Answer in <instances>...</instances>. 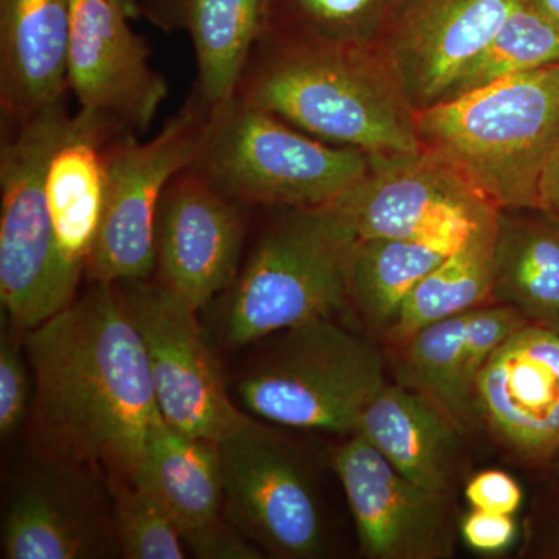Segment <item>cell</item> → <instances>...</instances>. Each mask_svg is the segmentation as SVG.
<instances>
[{
	"instance_id": "6da1fadb",
	"label": "cell",
	"mask_w": 559,
	"mask_h": 559,
	"mask_svg": "<svg viewBox=\"0 0 559 559\" xmlns=\"http://www.w3.org/2000/svg\"><path fill=\"white\" fill-rule=\"evenodd\" d=\"M35 428L51 459L134 484L162 418L145 348L120 283H94L28 330Z\"/></svg>"
},
{
	"instance_id": "7a4b0ae2",
	"label": "cell",
	"mask_w": 559,
	"mask_h": 559,
	"mask_svg": "<svg viewBox=\"0 0 559 559\" xmlns=\"http://www.w3.org/2000/svg\"><path fill=\"white\" fill-rule=\"evenodd\" d=\"M235 97L312 138L371 154L421 148L415 110L373 44L290 43L261 36Z\"/></svg>"
},
{
	"instance_id": "3957f363",
	"label": "cell",
	"mask_w": 559,
	"mask_h": 559,
	"mask_svg": "<svg viewBox=\"0 0 559 559\" xmlns=\"http://www.w3.org/2000/svg\"><path fill=\"white\" fill-rule=\"evenodd\" d=\"M419 145L500 212L538 210L559 145V64L509 76L415 114Z\"/></svg>"
},
{
	"instance_id": "277c9868",
	"label": "cell",
	"mask_w": 559,
	"mask_h": 559,
	"mask_svg": "<svg viewBox=\"0 0 559 559\" xmlns=\"http://www.w3.org/2000/svg\"><path fill=\"white\" fill-rule=\"evenodd\" d=\"M356 241L330 205L282 209L224 293V342L245 347L347 307Z\"/></svg>"
},
{
	"instance_id": "5b68a950",
	"label": "cell",
	"mask_w": 559,
	"mask_h": 559,
	"mask_svg": "<svg viewBox=\"0 0 559 559\" xmlns=\"http://www.w3.org/2000/svg\"><path fill=\"white\" fill-rule=\"evenodd\" d=\"M370 154L331 145L241 98L210 109L190 165L242 207L329 205L369 170Z\"/></svg>"
},
{
	"instance_id": "8992f818",
	"label": "cell",
	"mask_w": 559,
	"mask_h": 559,
	"mask_svg": "<svg viewBox=\"0 0 559 559\" xmlns=\"http://www.w3.org/2000/svg\"><path fill=\"white\" fill-rule=\"evenodd\" d=\"M75 124L66 100L20 123H2L0 299L10 319L33 330L75 299L62 271L46 197L51 154Z\"/></svg>"
},
{
	"instance_id": "52a82bcc",
	"label": "cell",
	"mask_w": 559,
	"mask_h": 559,
	"mask_svg": "<svg viewBox=\"0 0 559 559\" xmlns=\"http://www.w3.org/2000/svg\"><path fill=\"white\" fill-rule=\"evenodd\" d=\"M385 384L380 349L322 318L285 330L238 381L237 393L250 414L274 425L355 433Z\"/></svg>"
},
{
	"instance_id": "ba28073f",
	"label": "cell",
	"mask_w": 559,
	"mask_h": 559,
	"mask_svg": "<svg viewBox=\"0 0 559 559\" xmlns=\"http://www.w3.org/2000/svg\"><path fill=\"white\" fill-rule=\"evenodd\" d=\"M210 109L193 94L150 140L124 134L105 146L106 202L86 277L148 280L156 272V221L170 180L197 159Z\"/></svg>"
},
{
	"instance_id": "9c48e42d",
	"label": "cell",
	"mask_w": 559,
	"mask_h": 559,
	"mask_svg": "<svg viewBox=\"0 0 559 559\" xmlns=\"http://www.w3.org/2000/svg\"><path fill=\"white\" fill-rule=\"evenodd\" d=\"M120 286L145 348L165 421L183 436L215 443L240 429L249 417L230 400L198 311L150 278Z\"/></svg>"
},
{
	"instance_id": "30bf717a",
	"label": "cell",
	"mask_w": 559,
	"mask_h": 559,
	"mask_svg": "<svg viewBox=\"0 0 559 559\" xmlns=\"http://www.w3.org/2000/svg\"><path fill=\"white\" fill-rule=\"evenodd\" d=\"M218 447L226 514L234 527L274 557H318L325 543L322 513L293 448L252 418Z\"/></svg>"
},
{
	"instance_id": "8fae6325",
	"label": "cell",
	"mask_w": 559,
	"mask_h": 559,
	"mask_svg": "<svg viewBox=\"0 0 559 559\" xmlns=\"http://www.w3.org/2000/svg\"><path fill=\"white\" fill-rule=\"evenodd\" d=\"M130 21L109 0H73L68 90L79 112L112 138L148 131L168 95Z\"/></svg>"
},
{
	"instance_id": "7c38bea8",
	"label": "cell",
	"mask_w": 559,
	"mask_h": 559,
	"mask_svg": "<svg viewBox=\"0 0 559 559\" xmlns=\"http://www.w3.org/2000/svg\"><path fill=\"white\" fill-rule=\"evenodd\" d=\"M329 205L358 240L432 234L498 210L450 164L423 148L370 154L366 175Z\"/></svg>"
},
{
	"instance_id": "4fadbf2b",
	"label": "cell",
	"mask_w": 559,
	"mask_h": 559,
	"mask_svg": "<svg viewBox=\"0 0 559 559\" xmlns=\"http://www.w3.org/2000/svg\"><path fill=\"white\" fill-rule=\"evenodd\" d=\"M246 210L194 168L179 171L157 212V282L197 311L226 293L242 263Z\"/></svg>"
},
{
	"instance_id": "5bb4252c",
	"label": "cell",
	"mask_w": 559,
	"mask_h": 559,
	"mask_svg": "<svg viewBox=\"0 0 559 559\" xmlns=\"http://www.w3.org/2000/svg\"><path fill=\"white\" fill-rule=\"evenodd\" d=\"M333 465L367 558L430 559L450 554L443 495L404 477L356 433L334 451Z\"/></svg>"
},
{
	"instance_id": "9a60e30c",
	"label": "cell",
	"mask_w": 559,
	"mask_h": 559,
	"mask_svg": "<svg viewBox=\"0 0 559 559\" xmlns=\"http://www.w3.org/2000/svg\"><path fill=\"white\" fill-rule=\"evenodd\" d=\"M520 0H404L384 55L415 112L443 102Z\"/></svg>"
},
{
	"instance_id": "2e32d148",
	"label": "cell",
	"mask_w": 559,
	"mask_h": 559,
	"mask_svg": "<svg viewBox=\"0 0 559 559\" xmlns=\"http://www.w3.org/2000/svg\"><path fill=\"white\" fill-rule=\"evenodd\" d=\"M134 485L159 503L194 557L263 558L260 547L227 520L223 463L215 441L183 436L162 417L151 430Z\"/></svg>"
},
{
	"instance_id": "e0dca14e",
	"label": "cell",
	"mask_w": 559,
	"mask_h": 559,
	"mask_svg": "<svg viewBox=\"0 0 559 559\" xmlns=\"http://www.w3.org/2000/svg\"><path fill=\"white\" fill-rule=\"evenodd\" d=\"M474 404L489 429L521 457L559 451V331L527 322L489 356Z\"/></svg>"
},
{
	"instance_id": "ac0fdd59",
	"label": "cell",
	"mask_w": 559,
	"mask_h": 559,
	"mask_svg": "<svg viewBox=\"0 0 559 559\" xmlns=\"http://www.w3.org/2000/svg\"><path fill=\"white\" fill-rule=\"evenodd\" d=\"M81 468L51 459L17 480L3 516V557L95 559L119 550L114 514Z\"/></svg>"
},
{
	"instance_id": "d6986e66",
	"label": "cell",
	"mask_w": 559,
	"mask_h": 559,
	"mask_svg": "<svg viewBox=\"0 0 559 559\" xmlns=\"http://www.w3.org/2000/svg\"><path fill=\"white\" fill-rule=\"evenodd\" d=\"M72 17L73 0H0L2 123L66 100Z\"/></svg>"
},
{
	"instance_id": "ffe728a7",
	"label": "cell",
	"mask_w": 559,
	"mask_h": 559,
	"mask_svg": "<svg viewBox=\"0 0 559 559\" xmlns=\"http://www.w3.org/2000/svg\"><path fill=\"white\" fill-rule=\"evenodd\" d=\"M521 325V316L506 305L474 308L430 323L401 347L404 385L428 395L452 418L466 417L480 370Z\"/></svg>"
},
{
	"instance_id": "44dd1931",
	"label": "cell",
	"mask_w": 559,
	"mask_h": 559,
	"mask_svg": "<svg viewBox=\"0 0 559 559\" xmlns=\"http://www.w3.org/2000/svg\"><path fill=\"white\" fill-rule=\"evenodd\" d=\"M105 128L75 112V124L51 154L46 175L55 246L70 285L79 289L100 231L106 202Z\"/></svg>"
},
{
	"instance_id": "7402d4cb",
	"label": "cell",
	"mask_w": 559,
	"mask_h": 559,
	"mask_svg": "<svg viewBox=\"0 0 559 559\" xmlns=\"http://www.w3.org/2000/svg\"><path fill=\"white\" fill-rule=\"evenodd\" d=\"M142 16L189 33L197 57L193 95L213 109L234 97L263 35L266 0H145Z\"/></svg>"
},
{
	"instance_id": "603a6c76",
	"label": "cell",
	"mask_w": 559,
	"mask_h": 559,
	"mask_svg": "<svg viewBox=\"0 0 559 559\" xmlns=\"http://www.w3.org/2000/svg\"><path fill=\"white\" fill-rule=\"evenodd\" d=\"M355 433L404 477L443 495L454 469L457 432L454 418L428 395L385 384L360 415Z\"/></svg>"
},
{
	"instance_id": "cb8c5ba5",
	"label": "cell",
	"mask_w": 559,
	"mask_h": 559,
	"mask_svg": "<svg viewBox=\"0 0 559 559\" xmlns=\"http://www.w3.org/2000/svg\"><path fill=\"white\" fill-rule=\"evenodd\" d=\"M471 224L417 237L356 241L349 260V304L370 326L388 333L412 289L450 255Z\"/></svg>"
},
{
	"instance_id": "d4e9b609",
	"label": "cell",
	"mask_w": 559,
	"mask_h": 559,
	"mask_svg": "<svg viewBox=\"0 0 559 559\" xmlns=\"http://www.w3.org/2000/svg\"><path fill=\"white\" fill-rule=\"evenodd\" d=\"M500 210L481 216L450 255L412 289L388 330L390 344L403 347L419 330L479 308L492 297Z\"/></svg>"
},
{
	"instance_id": "484cf974",
	"label": "cell",
	"mask_w": 559,
	"mask_h": 559,
	"mask_svg": "<svg viewBox=\"0 0 559 559\" xmlns=\"http://www.w3.org/2000/svg\"><path fill=\"white\" fill-rule=\"evenodd\" d=\"M492 297L522 318L559 331V224L500 212Z\"/></svg>"
},
{
	"instance_id": "4316f807",
	"label": "cell",
	"mask_w": 559,
	"mask_h": 559,
	"mask_svg": "<svg viewBox=\"0 0 559 559\" xmlns=\"http://www.w3.org/2000/svg\"><path fill=\"white\" fill-rule=\"evenodd\" d=\"M557 64L559 32L524 0H520L498 35L471 62L443 102L509 76Z\"/></svg>"
},
{
	"instance_id": "83f0119b",
	"label": "cell",
	"mask_w": 559,
	"mask_h": 559,
	"mask_svg": "<svg viewBox=\"0 0 559 559\" xmlns=\"http://www.w3.org/2000/svg\"><path fill=\"white\" fill-rule=\"evenodd\" d=\"M381 0H266L263 35L290 43L373 44Z\"/></svg>"
},
{
	"instance_id": "f1b7e54d",
	"label": "cell",
	"mask_w": 559,
	"mask_h": 559,
	"mask_svg": "<svg viewBox=\"0 0 559 559\" xmlns=\"http://www.w3.org/2000/svg\"><path fill=\"white\" fill-rule=\"evenodd\" d=\"M114 528L123 558H186V544L178 528L159 503L138 485H120L114 510Z\"/></svg>"
},
{
	"instance_id": "f546056e",
	"label": "cell",
	"mask_w": 559,
	"mask_h": 559,
	"mask_svg": "<svg viewBox=\"0 0 559 559\" xmlns=\"http://www.w3.org/2000/svg\"><path fill=\"white\" fill-rule=\"evenodd\" d=\"M28 373L16 342L2 336L0 344V436L16 432L28 407Z\"/></svg>"
},
{
	"instance_id": "4dcf8cb0",
	"label": "cell",
	"mask_w": 559,
	"mask_h": 559,
	"mask_svg": "<svg viewBox=\"0 0 559 559\" xmlns=\"http://www.w3.org/2000/svg\"><path fill=\"white\" fill-rule=\"evenodd\" d=\"M466 500L473 510L487 513L514 514L522 506V488L518 480L503 471H481L468 481Z\"/></svg>"
},
{
	"instance_id": "1f68e13d",
	"label": "cell",
	"mask_w": 559,
	"mask_h": 559,
	"mask_svg": "<svg viewBox=\"0 0 559 559\" xmlns=\"http://www.w3.org/2000/svg\"><path fill=\"white\" fill-rule=\"evenodd\" d=\"M516 522L510 514L471 510L460 525L462 538L477 554L495 555L509 549L516 538Z\"/></svg>"
},
{
	"instance_id": "d6a6232c",
	"label": "cell",
	"mask_w": 559,
	"mask_h": 559,
	"mask_svg": "<svg viewBox=\"0 0 559 559\" xmlns=\"http://www.w3.org/2000/svg\"><path fill=\"white\" fill-rule=\"evenodd\" d=\"M538 212L559 224V145L540 179Z\"/></svg>"
},
{
	"instance_id": "836d02e7",
	"label": "cell",
	"mask_w": 559,
	"mask_h": 559,
	"mask_svg": "<svg viewBox=\"0 0 559 559\" xmlns=\"http://www.w3.org/2000/svg\"><path fill=\"white\" fill-rule=\"evenodd\" d=\"M559 32V0H524Z\"/></svg>"
},
{
	"instance_id": "e575fe53",
	"label": "cell",
	"mask_w": 559,
	"mask_h": 559,
	"mask_svg": "<svg viewBox=\"0 0 559 559\" xmlns=\"http://www.w3.org/2000/svg\"><path fill=\"white\" fill-rule=\"evenodd\" d=\"M120 11H123L131 21L139 20L142 16V5L139 0H109Z\"/></svg>"
}]
</instances>
